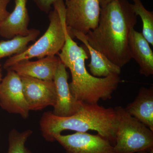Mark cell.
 Masks as SVG:
<instances>
[{"instance_id": "cell-1", "label": "cell", "mask_w": 153, "mask_h": 153, "mask_svg": "<svg viewBox=\"0 0 153 153\" xmlns=\"http://www.w3.org/2000/svg\"><path fill=\"white\" fill-rule=\"evenodd\" d=\"M137 17L128 0H113L101 7L98 26L85 35L88 44L122 68L132 59L130 36Z\"/></svg>"}, {"instance_id": "cell-2", "label": "cell", "mask_w": 153, "mask_h": 153, "mask_svg": "<svg viewBox=\"0 0 153 153\" xmlns=\"http://www.w3.org/2000/svg\"><path fill=\"white\" fill-rule=\"evenodd\" d=\"M84 47L78 46L66 29L65 44L57 55L71 72L69 87L71 94L78 101L88 104L111 99L120 82V75L114 74L105 77L91 75L85 67L88 53Z\"/></svg>"}, {"instance_id": "cell-3", "label": "cell", "mask_w": 153, "mask_h": 153, "mask_svg": "<svg viewBox=\"0 0 153 153\" xmlns=\"http://www.w3.org/2000/svg\"><path fill=\"white\" fill-rule=\"evenodd\" d=\"M118 119L114 108H106L96 104L82 102L79 110L68 117H59L51 111L42 115L40 121L42 135L48 141L65 130L86 132L95 131L114 146L116 142Z\"/></svg>"}, {"instance_id": "cell-4", "label": "cell", "mask_w": 153, "mask_h": 153, "mask_svg": "<svg viewBox=\"0 0 153 153\" xmlns=\"http://www.w3.org/2000/svg\"><path fill=\"white\" fill-rule=\"evenodd\" d=\"M53 6L54 10L49 13L50 23L46 32L25 52L9 57L4 63V68L7 70L22 60L55 56L61 51L66 40L65 4L63 0H56Z\"/></svg>"}, {"instance_id": "cell-5", "label": "cell", "mask_w": 153, "mask_h": 153, "mask_svg": "<svg viewBox=\"0 0 153 153\" xmlns=\"http://www.w3.org/2000/svg\"><path fill=\"white\" fill-rule=\"evenodd\" d=\"M117 116L115 153H135L153 149V131L132 117L121 106Z\"/></svg>"}, {"instance_id": "cell-6", "label": "cell", "mask_w": 153, "mask_h": 153, "mask_svg": "<svg viewBox=\"0 0 153 153\" xmlns=\"http://www.w3.org/2000/svg\"><path fill=\"white\" fill-rule=\"evenodd\" d=\"M65 23L68 33L76 31L86 35L98 25L100 0H68L65 1Z\"/></svg>"}, {"instance_id": "cell-7", "label": "cell", "mask_w": 153, "mask_h": 153, "mask_svg": "<svg viewBox=\"0 0 153 153\" xmlns=\"http://www.w3.org/2000/svg\"><path fill=\"white\" fill-rule=\"evenodd\" d=\"M0 82V105L10 113L27 118L30 110L25 99L21 76L10 69Z\"/></svg>"}, {"instance_id": "cell-8", "label": "cell", "mask_w": 153, "mask_h": 153, "mask_svg": "<svg viewBox=\"0 0 153 153\" xmlns=\"http://www.w3.org/2000/svg\"><path fill=\"white\" fill-rule=\"evenodd\" d=\"M54 139L67 153H115L114 146L99 134L79 132L68 135L60 134L56 135Z\"/></svg>"}, {"instance_id": "cell-9", "label": "cell", "mask_w": 153, "mask_h": 153, "mask_svg": "<svg viewBox=\"0 0 153 153\" xmlns=\"http://www.w3.org/2000/svg\"><path fill=\"white\" fill-rule=\"evenodd\" d=\"M23 92L30 111L41 110L54 107L56 100V88L53 80L47 81L21 76Z\"/></svg>"}, {"instance_id": "cell-10", "label": "cell", "mask_w": 153, "mask_h": 153, "mask_svg": "<svg viewBox=\"0 0 153 153\" xmlns=\"http://www.w3.org/2000/svg\"><path fill=\"white\" fill-rule=\"evenodd\" d=\"M68 74L62 62L57 67L53 81L56 92V100L52 113L59 117H68L76 113L82 102L74 98L69 89Z\"/></svg>"}, {"instance_id": "cell-11", "label": "cell", "mask_w": 153, "mask_h": 153, "mask_svg": "<svg viewBox=\"0 0 153 153\" xmlns=\"http://www.w3.org/2000/svg\"><path fill=\"white\" fill-rule=\"evenodd\" d=\"M60 62V58L56 55L47 56L35 61L22 60L8 69L15 71L20 76L52 81Z\"/></svg>"}, {"instance_id": "cell-12", "label": "cell", "mask_w": 153, "mask_h": 153, "mask_svg": "<svg viewBox=\"0 0 153 153\" xmlns=\"http://www.w3.org/2000/svg\"><path fill=\"white\" fill-rule=\"evenodd\" d=\"M27 0H15V7L0 26V36L11 39L16 36H26L30 34L28 29L30 17L27 7Z\"/></svg>"}, {"instance_id": "cell-13", "label": "cell", "mask_w": 153, "mask_h": 153, "mask_svg": "<svg viewBox=\"0 0 153 153\" xmlns=\"http://www.w3.org/2000/svg\"><path fill=\"white\" fill-rule=\"evenodd\" d=\"M68 34L72 38L75 37L81 41L87 49L90 56V63L88 66L91 75L95 77H105L111 74H120L121 68L113 63L101 52L92 48L88 44L85 34L76 31H72Z\"/></svg>"}, {"instance_id": "cell-14", "label": "cell", "mask_w": 153, "mask_h": 153, "mask_svg": "<svg viewBox=\"0 0 153 153\" xmlns=\"http://www.w3.org/2000/svg\"><path fill=\"white\" fill-rule=\"evenodd\" d=\"M129 47L132 58L139 66L140 74L146 77L153 75L152 50L142 33L137 32L134 29L131 33Z\"/></svg>"}, {"instance_id": "cell-15", "label": "cell", "mask_w": 153, "mask_h": 153, "mask_svg": "<svg viewBox=\"0 0 153 153\" xmlns=\"http://www.w3.org/2000/svg\"><path fill=\"white\" fill-rule=\"evenodd\" d=\"M126 111L153 131V87H142L134 100L128 105Z\"/></svg>"}, {"instance_id": "cell-16", "label": "cell", "mask_w": 153, "mask_h": 153, "mask_svg": "<svg viewBox=\"0 0 153 153\" xmlns=\"http://www.w3.org/2000/svg\"><path fill=\"white\" fill-rule=\"evenodd\" d=\"M40 33L39 30L32 29L27 36H16L7 41H0V59L25 52L28 44L36 40Z\"/></svg>"}, {"instance_id": "cell-17", "label": "cell", "mask_w": 153, "mask_h": 153, "mask_svg": "<svg viewBox=\"0 0 153 153\" xmlns=\"http://www.w3.org/2000/svg\"><path fill=\"white\" fill-rule=\"evenodd\" d=\"M132 7L135 13L139 16L143 23V36L153 46V12L147 10L142 0H133Z\"/></svg>"}, {"instance_id": "cell-18", "label": "cell", "mask_w": 153, "mask_h": 153, "mask_svg": "<svg viewBox=\"0 0 153 153\" xmlns=\"http://www.w3.org/2000/svg\"><path fill=\"white\" fill-rule=\"evenodd\" d=\"M33 133L30 129L19 132L13 129L9 136V149L7 153H31L26 147L25 143Z\"/></svg>"}, {"instance_id": "cell-19", "label": "cell", "mask_w": 153, "mask_h": 153, "mask_svg": "<svg viewBox=\"0 0 153 153\" xmlns=\"http://www.w3.org/2000/svg\"><path fill=\"white\" fill-rule=\"evenodd\" d=\"M38 8L46 13H49L51 7L56 0H33ZM68 0H65V1Z\"/></svg>"}, {"instance_id": "cell-20", "label": "cell", "mask_w": 153, "mask_h": 153, "mask_svg": "<svg viewBox=\"0 0 153 153\" xmlns=\"http://www.w3.org/2000/svg\"><path fill=\"white\" fill-rule=\"evenodd\" d=\"M11 0H0V26L10 15L7 10L8 5Z\"/></svg>"}, {"instance_id": "cell-21", "label": "cell", "mask_w": 153, "mask_h": 153, "mask_svg": "<svg viewBox=\"0 0 153 153\" xmlns=\"http://www.w3.org/2000/svg\"><path fill=\"white\" fill-rule=\"evenodd\" d=\"M112 1L113 0H100V7H103Z\"/></svg>"}, {"instance_id": "cell-22", "label": "cell", "mask_w": 153, "mask_h": 153, "mask_svg": "<svg viewBox=\"0 0 153 153\" xmlns=\"http://www.w3.org/2000/svg\"><path fill=\"white\" fill-rule=\"evenodd\" d=\"M138 153H153V149L150 151H142Z\"/></svg>"}, {"instance_id": "cell-23", "label": "cell", "mask_w": 153, "mask_h": 153, "mask_svg": "<svg viewBox=\"0 0 153 153\" xmlns=\"http://www.w3.org/2000/svg\"><path fill=\"white\" fill-rule=\"evenodd\" d=\"M2 73H1V66L0 65V82L2 80Z\"/></svg>"}]
</instances>
